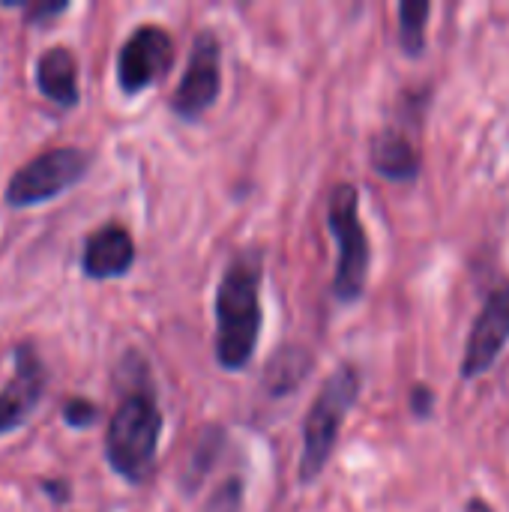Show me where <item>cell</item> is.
Instances as JSON below:
<instances>
[{
    "instance_id": "cell-6",
    "label": "cell",
    "mask_w": 509,
    "mask_h": 512,
    "mask_svg": "<svg viewBox=\"0 0 509 512\" xmlns=\"http://www.w3.org/2000/svg\"><path fill=\"white\" fill-rule=\"evenodd\" d=\"M219 39L210 30H201L192 42V54L186 72L174 90L171 108L180 120H198L219 96L222 75H219Z\"/></svg>"
},
{
    "instance_id": "cell-19",
    "label": "cell",
    "mask_w": 509,
    "mask_h": 512,
    "mask_svg": "<svg viewBox=\"0 0 509 512\" xmlns=\"http://www.w3.org/2000/svg\"><path fill=\"white\" fill-rule=\"evenodd\" d=\"M465 512H495L483 498H474V501H468V507H465Z\"/></svg>"
},
{
    "instance_id": "cell-17",
    "label": "cell",
    "mask_w": 509,
    "mask_h": 512,
    "mask_svg": "<svg viewBox=\"0 0 509 512\" xmlns=\"http://www.w3.org/2000/svg\"><path fill=\"white\" fill-rule=\"evenodd\" d=\"M432 408H435V393L426 384H417L411 390V411L417 417H432Z\"/></svg>"
},
{
    "instance_id": "cell-16",
    "label": "cell",
    "mask_w": 509,
    "mask_h": 512,
    "mask_svg": "<svg viewBox=\"0 0 509 512\" xmlns=\"http://www.w3.org/2000/svg\"><path fill=\"white\" fill-rule=\"evenodd\" d=\"M96 417H99V411H96V405L87 402V399H69V402L63 405V420H66L72 429H90V426L96 423Z\"/></svg>"
},
{
    "instance_id": "cell-11",
    "label": "cell",
    "mask_w": 509,
    "mask_h": 512,
    "mask_svg": "<svg viewBox=\"0 0 509 512\" xmlns=\"http://www.w3.org/2000/svg\"><path fill=\"white\" fill-rule=\"evenodd\" d=\"M36 87L42 96L60 108H72L78 102V63L69 48L57 45L45 51L36 63Z\"/></svg>"
},
{
    "instance_id": "cell-8",
    "label": "cell",
    "mask_w": 509,
    "mask_h": 512,
    "mask_svg": "<svg viewBox=\"0 0 509 512\" xmlns=\"http://www.w3.org/2000/svg\"><path fill=\"white\" fill-rule=\"evenodd\" d=\"M507 345L509 285H501L486 297V303H483V309H480V315H477V321H474V327L468 333L465 354H462V369H459L462 381H474V378L486 375Z\"/></svg>"
},
{
    "instance_id": "cell-3",
    "label": "cell",
    "mask_w": 509,
    "mask_h": 512,
    "mask_svg": "<svg viewBox=\"0 0 509 512\" xmlns=\"http://www.w3.org/2000/svg\"><path fill=\"white\" fill-rule=\"evenodd\" d=\"M360 396V372L345 363L339 366L321 387V393L315 396L306 426H303V456H300V480L303 483H315L321 477V471L327 468L339 432L345 426V417L351 414L354 402Z\"/></svg>"
},
{
    "instance_id": "cell-10",
    "label": "cell",
    "mask_w": 509,
    "mask_h": 512,
    "mask_svg": "<svg viewBox=\"0 0 509 512\" xmlns=\"http://www.w3.org/2000/svg\"><path fill=\"white\" fill-rule=\"evenodd\" d=\"M135 261V243L126 228L105 225L84 243L81 267L90 279H117L126 276Z\"/></svg>"
},
{
    "instance_id": "cell-5",
    "label": "cell",
    "mask_w": 509,
    "mask_h": 512,
    "mask_svg": "<svg viewBox=\"0 0 509 512\" xmlns=\"http://www.w3.org/2000/svg\"><path fill=\"white\" fill-rule=\"evenodd\" d=\"M90 165V156L78 147H54L21 165L6 183V204L9 207H36L42 201L57 198L69 186H75Z\"/></svg>"
},
{
    "instance_id": "cell-18",
    "label": "cell",
    "mask_w": 509,
    "mask_h": 512,
    "mask_svg": "<svg viewBox=\"0 0 509 512\" xmlns=\"http://www.w3.org/2000/svg\"><path fill=\"white\" fill-rule=\"evenodd\" d=\"M60 12H66V3H36V6H30L24 15H27L30 24H42L45 18H54V15H60Z\"/></svg>"
},
{
    "instance_id": "cell-9",
    "label": "cell",
    "mask_w": 509,
    "mask_h": 512,
    "mask_svg": "<svg viewBox=\"0 0 509 512\" xmlns=\"http://www.w3.org/2000/svg\"><path fill=\"white\" fill-rule=\"evenodd\" d=\"M42 390H45V366L36 357V348L18 345L15 348V378L0 393V435L18 429L33 414V408L42 399Z\"/></svg>"
},
{
    "instance_id": "cell-14",
    "label": "cell",
    "mask_w": 509,
    "mask_h": 512,
    "mask_svg": "<svg viewBox=\"0 0 509 512\" xmlns=\"http://www.w3.org/2000/svg\"><path fill=\"white\" fill-rule=\"evenodd\" d=\"M432 15L429 0H405L399 6V45L408 57H420L426 51V21Z\"/></svg>"
},
{
    "instance_id": "cell-2",
    "label": "cell",
    "mask_w": 509,
    "mask_h": 512,
    "mask_svg": "<svg viewBox=\"0 0 509 512\" xmlns=\"http://www.w3.org/2000/svg\"><path fill=\"white\" fill-rule=\"evenodd\" d=\"M162 438V414L150 390H132L117 405L105 432V459L129 483H144L153 471Z\"/></svg>"
},
{
    "instance_id": "cell-13",
    "label": "cell",
    "mask_w": 509,
    "mask_h": 512,
    "mask_svg": "<svg viewBox=\"0 0 509 512\" xmlns=\"http://www.w3.org/2000/svg\"><path fill=\"white\" fill-rule=\"evenodd\" d=\"M309 369H312V357L303 348H285L270 360V369L264 372L267 390L273 396H285L306 381Z\"/></svg>"
},
{
    "instance_id": "cell-4",
    "label": "cell",
    "mask_w": 509,
    "mask_h": 512,
    "mask_svg": "<svg viewBox=\"0 0 509 512\" xmlns=\"http://www.w3.org/2000/svg\"><path fill=\"white\" fill-rule=\"evenodd\" d=\"M327 225L336 237L339 264L333 276V294L339 303H357L369 282L372 246L360 222V195L351 183H339L330 195Z\"/></svg>"
},
{
    "instance_id": "cell-1",
    "label": "cell",
    "mask_w": 509,
    "mask_h": 512,
    "mask_svg": "<svg viewBox=\"0 0 509 512\" xmlns=\"http://www.w3.org/2000/svg\"><path fill=\"white\" fill-rule=\"evenodd\" d=\"M261 258L255 252L237 255L216 291V360L222 369H243L261 333Z\"/></svg>"
},
{
    "instance_id": "cell-15",
    "label": "cell",
    "mask_w": 509,
    "mask_h": 512,
    "mask_svg": "<svg viewBox=\"0 0 509 512\" xmlns=\"http://www.w3.org/2000/svg\"><path fill=\"white\" fill-rule=\"evenodd\" d=\"M243 510V483L237 477L225 480L207 501L204 512H240Z\"/></svg>"
},
{
    "instance_id": "cell-12",
    "label": "cell",
    "mask_w": 509,
    "mask_h": 512,
    "mask_svg": "<svg viewBox=\"0 0 509 512\" xmlns=\"http://www.w3.org/2000/svg\"><path fill=\"white\" fill-rule=\"evenodd\" d=\"M420 153L417 147L396 129H384L372 141V168L393 180V183H411L420 174Z\"/></svg>"
},
{
    "instance_id": "cell-7",
    "label": "cell",
    "mask_w": 509,
    "mask_h": 512,
    "mask_svg": "<svg viewBox=\"0 0 509 512\" xmlns=\"http://www.w3.org/2000/svg\"><path fill=\"white\" fill-rule=\"evenodd\" d=\"M174 63V42L162 27H138L120 48L117 81L126 96H135L156 84Z\"/></svg>"
}]
</instances>
